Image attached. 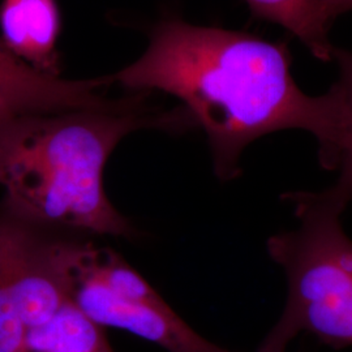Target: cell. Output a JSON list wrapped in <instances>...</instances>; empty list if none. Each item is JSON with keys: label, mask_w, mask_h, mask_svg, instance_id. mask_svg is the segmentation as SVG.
I'll use <instances>...</instances> for the list:
<instances>
[{"label": "cell", "mask_w": 352, "mask_h": 352, "mask_svg": "<svg viewBox=\"0 0 352 352\" xmlns=\"http://www.w3.org/2000/svg\"><path fill=\"white\" fill-rule=\"evenodd\" d=\"M0 32L6 47L20 60L59 76L60 12L55 0H3Z\"/></svg>", "instance_id": "5"}, {"label": "cell", "mask_w": 352, "mask_h": 352, "mask_svg": "<svg viewBox=\"0 0 352 352\" xmlns=\"http://www.w3.org/2000/svg\"><path fill=\"white\" fill-rule=\"evenodd\" d=\"M26 352H113L103 327L90 320L74 302L26 336Z\"/></svg>", "instance_id": "7"}, {"label": "cell", "mask_w": 352, "mask_h": 352, "mask_svg": "<svg viewBox=\"0 0 352 352\" xmlns=\"http://www.w3.org/2000/svg\"><path fill=\"white\" fill-rule=\"evenodd\" d=\"M298 226L267 240V253L285 272L287 300L257 352H286L300 333L330 347L352 346V239L342 215L350 199L334 184L282 196Z\"/></svg>", "instance_id": "3"}, {"label": "cell", "mask_w": 352, "mask_h": 352, "mask_svg": "<svg viewBox=\"0 0 352 352\" xmlns=\"http://www.w3.org/2000/svg\"><path fill=\"white\" fill-rule=\"evenodd\" d=\"M333 59L340 65V78L329 90L336 109L334 133L318 158L324 168L340 171L336 184L352 201V54L336 47Z\"/></svg>", "instance_id": "8"}, {"label": "cell", "mask_w": 352, "mask_h": 352, "mask_svg": "<svg viewBox=\"0 0 352 352\" xmlns=\"http://www.w3.org/2000/svg\"><path fill=\"white\" fill-rule=\"evenodd\" d=\"M252 13L285 28L299 38L317 59L329 62L336 47L330 42L329 17L324 0H247Z\"/></svg>", "instance_id": "6"}, {"label": "cell", "mask_w": 352, "mask_h": 352, "mask_svg": "<svg viewBox=\"0 0 352 352\" xmlns=\"http://www.w3.org/2000/svg\"><path fill=\"white\" fill-rule=\"evenodd\" d=\"M291 63L286 43L170 19L153 29L140 59L109 77L135 93L155 90L182 102L208 138L215 175L228 182L240 175L244 149L265 135L302 129L317 139L318 154L329 148L333 98L305 94Z\"/></svg>", "instance_id": "1"}, {"label": "cell", "mask_w": 352, "mask_h": 352, "mask_svg": "<svg viewBox=\"0 0 352 352\" xmlns=\"http://www.w3.org/2000/svg\"><path fill=\"white\" fill-rule=\"evenodd\" d=\"M109 84V77L65 80L42 74L14 56L0 39V139L32 116L113 107L120 100L106 97Z\"/></svg>", "instance_id": "4"}, {"label": "cell", "mask_w": 352, "mask_h": 352, "mask_svg": "<svg viewBox=\"0 0 352 352\" xmlns=\"http://www.w3.org/2000/svg\"><path fill=\"white\" fill-rule=\"evenodd\" d=\"M324 4L331 21L342 13L352 11V0H324Z\"/></svg>", "instance_id": "10"}, {"label": "cell", "mask_w": 352, "mask_h": 352, "mask_svg": "<svg viewBox=\"0 0 352 352\" xmlns=\"http://www.w3.org/2000/svg\"><path fill=\"white\" fill-rule=\"evenodd\" d=\"M17 219L0 210V352H26L28 330L19 314L13 256Z\"/></svg>", "instance_id": "9"}, {"label": "cell", "mask_w": 352, "mask_h": 352, "mask_svg": "<svg viewBox=\"0 0 352 352\" xmlns=\"http://www.w3.org/2000/svg\"><path fill=\"white\" fill-rule=\"evenodd\" d=\"M184 124V113L142 110L141 94L107 109L24 119L0 139L1 209L39 230L133 238L138 230L106 195V164L131 133Z\"/></svg>", "instance_id": "2"}]
</instances>
